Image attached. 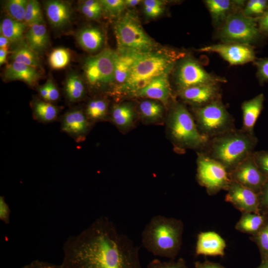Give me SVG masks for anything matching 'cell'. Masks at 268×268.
<instances>
[{
  "label": "cell",
  "instance_id": "d6a6232c",
  "mask_svg": "<svg viewBox=\"0 0 268 268\" xmlns=\"http://www.w3.org/2000/svg\"><path fill=\"white\" fill-rule=\"evenodd\" d=\"M107 111V102L105 100L97 99L88 103L85 113L90 122H96L104 120L106 117Z\"/></svg>",
  "mask_w": 268,
  "mask_h": 268
},
{
  "label": "cell",
  "instance_id": "2e32d148",
  "mask_svg": "<svg viewBox=\"0 0 268 268\" xmlns=\"http://www.w3.org/2000/svg\"><path fill=\"white\" fill-rule=\"evenodd\" d=\"M180 97L194 108L205 106L221 99L219 84H206L189 87L179 90Z\"/></svg>",
  "mask_w": 268,
  "mask_h": 268
},
{
  "label": "cell",
  "instance_id": "d590c367",
  "mask_svg": "<svg viewBox=\"0 0 268 268\" xmlns=\"http://www.w3.org/2000/svg\"><path fill=\"white\" fill-rule=\"evenodd\" d=\"M27 3L26 0H9L5 4V10L11 18L24 22Z\"/></svg>",
  "mask_w": 268,
  "mask_h": 268
},
{
  "label": "cell",
  "instance_id": "f5cc1de1",
  "mask_svg": "<svg viewBox=\"0 0 268 268\" xmlns=\"http://www.w3.org/2000/svg\"><path fill=\"white\" fill-rule=\"evenodd\" d=\"M8 53V48L0 49V65H2L5 62Z\"/></svg>",
  "mask_w": 268,
  "mask_h": 268
},
{
  "label": "cell",
  "instance_id": "ee69618b",
  "mask_svg": "<svg viewBox=\"0 0 268 268\" xmlns=\"http://www.w3.org/2000/svg\"><path fill=\"white\" fill-rule=\"evenodd\" d=\"M258 29L263 36L268 37V9L260 17L257 18Z\"/></svg>",
  "mask_w": 268,
  "mask_h": 268
},
{
  "label": "cell",
  "instance_id": "4fadbf2b",
  "mask_svg": "<svg viewBox=\"0 0 268 268\" xmlns=\"http://www.w3.org/2000/svg\"><path fill=\"white\" fill-rule=\"evenodd\" d=\"M252 154L229 174L231 181L236 182L259 194L268 179L258 168L253 159Z\"/></svg>",
  "mask_w": 268,
  "mask_h": 268
},
{
  "label": "cell",
  "instance_id": "e575fe53",
  "mask_svg": "<svg viewBox=\"0 0 268 268\" xmlns=\"http://www.w3.org/2000/svg\"><path fill=\"white\" fill-rule=\"evenodd\" d=\"M24 22L29 26L35 24L44 23L41 6L37 0L28 1L24 16Z\"/></svg>",
  "mask_w": 268,
  "mask_h": 268
},
{
  "label": "cell",
  "instance_id": "9a60e30c",
  "mask_svg": "<svg viewBox=\"0 0 268 268\" xmlns=\"http://www.w3.org/2000/svg\"><path fill=\"white\" fill-rule=\"evenodd\" d=\"M60 122L61 131L77 142L83 141L90 130V121L81 109H74L67 112Z\"/></svg>",
  "mask_w": 268,
  "mask_h": 268
},
{
  "label": "cell",
  "instance_id": "44dd1931",
  "mask_svg": "<svg viewBox=\"0 0 268 268\" xmlns=\"http://www.w3.org/2000/svg\"><path fill=\"white\" fill-rule=\"evenodd\" d=\"M40 77L37 68L15 62L8 65L4 73L6 80H21L30 86H34Z\"/></svg>",
  "mask_w": 268,
  "mask_h": 268
},
{
  "label": "cell",
  "instance_id": "f35d334b",
  "mask_svg": "<svg viewBox=\"0 0 268 268\" xmlns=\"http://www.w3.org/2000/svg\"><path fill=\"white\" fill-rule=\"evenodd\" d=\"M165 3L159 0H145L143 1V11L149 18H156L163 13Z\"/></svg>",
  "mask_w": 268,
  "mask_h": 268
},
{
  "label": "cell",
  "instance_id": "6da1fadb",
  "mask_svg": "<svg viewBox=\"0 0 268 268\" xmlns=\"http://www.w3.org/2000/svg\"><path fill=\"white\" fill-rule=\"evenodd\" d=\"M63 268H142L139 248L106 216L65 242Z\"/></svg>",
  "mask_w": 268,
  "mask_h": 268
},
{
  "label": "cell",
  "instance_id": "cb8c5ba5",
  "mask_svg": "<svg viewBox=\"0 0 268 268\" xmlns=\"http://www.w3.org/2000/svg\"><path fill=\"white\" fill-rule=\"evenodd\" d=\"M28 46L37 54L43 52L49 44V36L44 24L30 26L26 35Z\"/></svg>",
  "mask_w": 268,
  "mask_h": 268
},
{
  "label": "cell",
  "instance_id": "f546056e",
  "mask_svg": "<svg viewBox=\"0 0 268 268\" xmlns=\"http://www.w3.org/2000/svg\"><path fill=\"white\" fill-rule=\"evenodd\" d=\"M64 89L66 97L70 102L81 100L85 94V88L82 80L74 73L67 77Z\"/></svg>",
  "mask_w": 268,
  "mask_h": 268
},
{
  "label": "cell",
  "instance_id": "7c38bea8",
  "mask_svg": "<svg viewBox=\"0 0 268 268\" xmlns=\"http://www.w3.org/2000/svg\"><path fill=\"white\" fill-rule=\"evenodd\" d=\"M201 52L218 54L230 65H241L254 62L256 58L254 46L237 43H221L197 50Z\"/></svg>",
  "mask_w": 268,
  "mask_h": 268
},
{
  "label": "cell",
  "instance_id": "1f68e13d",
  "mask_svg": "<svg viewBox=\"0 0 268 268\" xmlns=\"http://www.w3.org/2000/svg\"><path fill=\"white\" fill-rule=\"evenodd\" d=\"M139 111L142 117L148 122H156L163 116V107L159 103L147 100L141 102Z\"/></svg>",
  "mask_w": 268,
  "mask_h": 268
},
{
  "label": "cell",
  "instance_id": "ab89813d",
  "mask_svg": "<svg viewBox=\"0 0 268 268\" xmlns=\"http://www.w3.org/2000/svg\"><path fill=\"white\" fill-rule=\"evenodd\" d=\"M147 268H189L186 261L183 258L177 260H170L168 261H161L155 259L151 260L147 265Z\"/></svg>",
  "mask_w": 268,
  "mask_h": 268
},
{
  "label": "cell",
  "instance_id": "5bb4252c",
  "mask_svg": "<svg viewBox=\"0 0 268 268\" xmlns=\"http://www.w3.org/2000/svg\"><path fill=\"white\" fill-rule=\"evenodd\" d=\"M225 200L243 212L260 213L259 195L252 190L231 181Z\"/></svg>",
  "mask_w": 268,
  "mask_h": 268
},
{
  "label": "cell",
  "instance_id": "e0dca14e",
  "mask_svg": "<svg viewBox=\"0 0 268 268\" xmlns=\"http://www.w3.org/2000/svg\"><path fill=\"white\" fill-rule=\"evenodd\" d=\"M204 3L214 26L218 28L230 15L241 11L246 2L239 0H206Z\"/></svg>",
  "mask_w": 268,
  "mask_h": 268
},
{
  "label": "cell",
  "instance_id": "ba28073f",
  "mask_svg": "<svg viewBox=\"0 0 268 268\" xmlns=\"http://www.w3.org/2000/svg\"><path fill=\"white\" fill-rule=\"evenodd\" d=\"M217 37L222 43H237L253 46L261 41L257 18L244 15L241 11L230 15L218 28Z\"/></svg>",
  "mask_w": 268,
  "mask_h": 268
},
{
  "label": "cell",
  "instance_id": "30bf717a",
  "mask_svg": "<svg viewBox=\"0 0 268 268\" xmlns=\"http://www.w3.org/2000/svg\"><path fill=\"white\" fill-rule=\"evenodd\" d=\"M116 56V52L105 49L85 60L83 70L90 85L99 87L114 81Z\"/></svg>",
  "mask_w": 268,
  "mask_h": 268
},
{
  "label": "cell",
  "instance_id": "f1b7e54d",
  "mask_svg": "<svg viewBox=\"0 0 268 268\" xmlns=\"http://www.w3.org/2000/svg\"><path fill=\"white\" fill-rule=\"evenodd\" d=\"M11 59L13 62L21 63L38 68L40 66V60L38 54L32 50L27 43H21L11 52Z\"/></svg>",
  "mask_w": 268,
  "mask_h": 268
},
{
  "label": "cell",
  "instance_id": "9f6ffc18",
  "mask_svg": "<svg viewBox=\"0 0 268 268\" xmlns=\"http://www.w3.org/2000/svg\"><path fill=\"white\" fill-rule=\"evenodd\" d=\"M256 268H268V261L261 262L260 265Z\"/></svg>",
  "mask_w": 268,
  "mask_h": 268
},
{
  "label": "cell",
  "instance_id": "52a82bcc",
  "mask_svg": "<svg viewBox=\"0 0 268 268\" xmlns=\"http://www.w3.org/2000/svg\"><path fill=\"white\" fill-rule=\"evenodd\" d=\"M194 114L199 131L209 138L235 129L234 118L221 99L194 108Z\"/></svg>",
  "mask_w": 268,
  "mask_h": 268
},
{
  "label": "cell",
  "instance_id": "7bdbcfd3",
  "mask_svg": "<svg viewBox=\"0 0 268 268\" xmlns=\"http://www.w3.org/2000/svg\"><path fill=\"white\" fill-rule=\"evenodd\" d=\"M260 213L268 215V180L258 194Z\"/></svg>",
  "mask_w": 268,
  "mask_h": 268
},
{
  "label": "cell",
  "instance_id": "ac0fdd59",
  "mask_svg": "<svg viewBox=\"0 0 268 268\" xmlns=\"http://www.w3.org/2000/svg\"><path fill=\"white\" fill-rule=\"evenodd\" d=\"M226 243L219 234L214 231L201 232L198 235L195 253L197 256L223 257Z\"/></svg>",
  "mask_w": 268,
  "mask_h": 268
},
{
  "label": "cell",
  "instance_id": "8992f818",
  "mask_svg": "<svg viewBox=\"0 0 268 268\" xmlns=\"http://www.w3.org/2000/svg\"><path fill=\"white\" fill-rule=\"evenodd\" d=\"M117 52L150 53L158 50L157 44L144 31L137 16L128 11L114 25Z\"/></svg>",
  "mask_w": 268,
  "mask_h": 268
},
{
  "label": "cell",
  "instance_id": "7dc6e473",
  "mask_svg": "<svg viewBox=\"0 0 268 268\" xmlns=\"http://www.w3.org/2000/svg\"><path fill=\"white\" fill-rule=\"evenodd\" d=\"M21 268H63L60 265H56L46 262L35 260L24 266Z\"/></svg>",
  "mask_w": 268,
  "mask_h": 268
},
{
  "label": "cell",
  "instance_id": "d4e9b609",
  "mask_svg": "<svg viewBox=\"0 0 268 268\" xmlns=\"http://www.w3.org/2000/svg\"><path fill=\"white\" fill-rule=\"evenodd\" d=\"M268 215L253 212H243L236 223V230L251 236L257 233L266 222Z\"/></svg>",
  "mask_w": 268,
  "mask_h": 268
},
{
  "label": "cell",
  "instance_id": "83f0119b",
  "mask_svg": "<svg viewBox=\"0 0 268 268\" xmlns=\"http://www.w3.org/2000/svg\"><path fill=\"white\" fill-rule=\"evenodd\" d=\"M27 24L18 21L9 16L5 17L0 23V34L7 38L11 42H20Z\"/></svg>",
  "mask_w": 268,
  "mask_h": 268
},
{
  "label": "cell",
  "instance_id": "484cf974",
  "mask_svg": "<svg viewBox=\"0 0 268 268\" xmlns=\"http://www.w3.org/2000/svg\"><path fill=\"white\" fill-rule=\"evenodd\" d=\"M77 39L78 44L85 50L94 52L101 47L104 36L98 28L89 27L81 29L78 32Z\"/></svg>",
  "mask_w": 268,
  "mask_h": 268
},
{
  "label": "cell",
  "instance_id": "f6af8a7d",
  "mask_svg": "<svg viewBox=\"0 0 268 268\" xmlns=\"http://www.w3.org/2000/svg\"><path fill=\"white\" fill-rule=\"evenodd\" d=\"M79 9L81 12L87 18L91 20L98 19L102 13L103 10L95 9L89 8L81 4Z\"/></svg>",
  "mask_w": 268,
  "mask_h": 268
},
{
  "label": "cell",
  "instance_id": "bcb514c9",
  "mask_svg": "<svg viewBox=\"0 0 268 268\" xmlns=\"http://www.w3.org/2000/svg\"><path fill=\"white\" fill-rule=\"evenodd\" d=\"M10 210L3 197L0 198V219L5 223L9 222Z\"/></svg>",
  "mask_w": 268,
  "mask_h": 268
},
{
  "label": "cell",
  "instance_id": "603a6c76",
  "mask_svg": "<svg viewBox=\"0 0 268 268\" xmlns=\"http://www.w3.org/2000/svg\"><path fill=\"white\" fill-rule=\"evenodd\" d=\"M142 54H143L117 52L114 81L119 86L126 82L134 64Z\"/></svg>",
  "mask_w": 268,
  "mask_h": 268
},
{
  "label": "cell",
  "instance_id": "681fc988",
  "mask_svg": "<svg viewBox=\"0 0 268 268\" xmlns=\"http://www.w3.org/2000/svg\"><path fill=\"white\" fill-rule=\"evenodd\" d=\"M194 265L195 268H226L220 264L211 262L207 260H205L202 262L196 261Z\"/></svg>",
  "mask_w": 268,
  "mask_h": 268
},
{
  "label": "cell",
  "instance_id": "8d00e7d4",
  "mask_svg": "<svg viewBox=\"0 0 268 268\" xmlns=\"http://www.w3.org/2000/svg\"><path fill=\"white\" fill-rule=\"evenodd\" d=\"M70 55L68 50L60 48L54 50L49 57L50 67L54 69H60L66 67L69 63Z\"/></svg>",
  "mask_w": 268,
  "mask_h": 268
},
{
  "label": "cell",
  "instance_id": "b9f144b4",
  "mask_svg": "<svg viewBox=\"0 0 268 268\" xmlns=\"http://www.w3.org/2000/svg\"><path fill=\"white\" fill-rule=\"evenodd\" d=\"M252 156L260 171L268 179V151L254 152Z\"/></svg>",
  "mask_w": 268,
  "mask_h": 268
},
{
  "label": "cell",
  "instance_id": "7a4b0ae2",
  "mask_svg": "<svg viewBox=\"0 0 268 268\" xmlns=\"http://www.w3.org/2000/svg\"><path fill=\"white\" fill-rule=\"evenodd\" d=\"M185 54L173 50H157L142 54L134 64L130 74L122 85L118 87L119 93L135 96L152 80L170 73L176 61Z\"/></svg>",
  "mask_w": 268,
  "mask_h": 268
},
{
  "label": "cell",
  "instance_id": "11a10c76",
  "mask_svg": "<svg viewBox=\"0 0 268 268\" xmlns=\"http://www.w3.org/2000/svg\"><path fill=\"white\" fill-rule=\"evenodd\" d=\"M140 2L141 0H125V4L126 7H133Z\"/></svg>",
  "mask_w": 268,
  "mask_h": 268
},
{
  "label": "cell",
  "instance_id": "db71d44e",
  "mask_svg": "<svg viewBox=\"0 0 268 268\" xmlns=\"http://www.w3.org/2000/svg\"><path fill=\"white\" fill-rule=\"evenodd\" d=\"M11 42L7 38L0 34V49L8 48Z\"/></svg>",
  "mask_w": 268,
  "mask_h": 268
},
{
  "label": "cell",
  "instance_id": "60d3db41",
  "mask_svg": "<svg viewBox=\"0 0 268 268\" xmlns=\"http://www.w3.org/2000/svg\"><path fill=\"white\" fill-rule=\"evenodd\" d=\"M257 67L256 76L261 85L268 82V57L256 59L253 62Z\"/></svg>",
  "mask_w": 268,
  "mask_h": 268
},
{
  "label": "cell",
  "instance_id": "8fae6325",
  "mask_svg": "<svg viewBox=\"0 0 268 268\" xmlns=\"http://www.w3.org/2000/svg\"><path fill=\"white\" fill-rule=\"evenodd\" d=\"M225 82V78L208 72L198 61L191 58L182 60L176 72L178 91L200 85Z\"/></svg>",
  "mask_w": 268,
  "mask_h": 268
},
{
  "label": "cell",
  "instance_id": "3957f363",
  "mask_svg": "<svg viewBox=\"0 0 268 268\" xmlns=\"http://www.w3.org/2000/svg\"><path fill=\"white\" fill-rule=\"evenodd\" d=\"M184 223L161 215L152 217L141 233L143 247L152 255L175 260L182 245Z\"/></svg>",
  "mask_w": 268,
  "mask_h": 268
},
{
  "label": "cell",
  "instance_id": "7402d4cb",
  "mask_svg": "<svg viewBox=\"0 0 268 268\" xmlns=\"http://www.w3.org/2000/svg\"><path fill=\"white\" fill-rule=\"evenodd\" d=\"M48 19L54 27L61 28L67 24L71 19V10L66 2L60 0H50L45 4Z\"/></svg>",
  "mask_w": 268,
  "mask_h": 268
},
{
  "label": "cell",
  "instance_id": "4316f807",
  "mask_svg": "<svg viewBox=\"0 0 268 268\" xmlns=\"http://www.w3.org/2000/svg\"><path fill=\"white\" fill-rule=\"evenodd\" d=\"M33 118L38 122L48 124L55 121L59 115L58 108L51 102L36 100L32 104Z\"/></svg>",
  "mask_w": 268,
  "mask_h": 268
},
{
  "label": "cell",
  "instance_id": "d6986e66",
  "mask_svg": "<svg viewBox=\"0 0 268 268\" xmlns=\"http://www.w3.org/2000/svg\"><path fill=\"white\" fill-rule=\"evenodd\" d=\"M169 73H165L154 79L135 96L157 100L161 102L163 105H167L171 96Z\"/></svg>",
  "mask_w": 268,
  "mask_h": 268
},
{
  "label": "cell",
  "instance_id": "c3c4849f",
  "mask_svg": "<svg viewBox=\"0 0 268 268\" xmlns=\"http://www.w3.org/2000/svg\"><path fill=\"white\" fill-rule=\"evenodd\" d=\"M46 83L48 89V101L51 102L57 101L60 97L59 90L52 80H48Z\"/></svg>",
  "mask_w": 268,
  "mask_h": 268
},
{
  "label": "cell",
  "instance_id": "9c48e42d",
  "mask_svg": "<svg viewBox=\"0 0 268 268\" xmlns=\"http://www.w3.org/2000/svg\"><path fill=\"white\" fill-rule=\"evenodd\" d=\"M196 178L199 185L212 196L227 191L231 180L227 170L219 163L201 152H197Z\"/></svg>",
  "mask_w": 268,
  "mask_h": 268
},
{
  "label": "cell",
  "instance_id": "5b68a950",
  "mask_svg": "<svg viewBox=\"0 0 268 268\" xmlns=\"http://www.w3.org/2000/svg\"><path fill=\"white\" fill-rule=\"evenodd\" d=\"M168 128L173 143L181 150L193 149L201 151L209 139L200 132L193 116L181 103L172 106L168 116Z\"/></svg>",
  "mask_w": 268,
  "mask_h": 268
},
{
  "label": "cell",
  "instance_id": "ffe728a7",
  "mask_svg": "<svg viewBox=\"0 0 268 268\" xmlns=\"http://www.w3.org/2000/svg\"><path fill=\"white\" fill-rule=\"evenodd\" d=\"M264 99V94L261 93L242 103L243 124L241 129L254 134L255 124L263 109Z\"/></svg>",
  "mask_w": 268,
  "mask_h": 268
},
{
  "label": "cell",
  "instance_id": "277c9868",
  "mask_svg": "<svg viewBox=\"0 0 268 268\" xmlns=\"http://www.w3.org/2000/svg\"><path fill=\"white\" fill-rule=\"evenodd\" d=\"M257 141L254 134L235 128L209 138L203 150L199 152L219 163L229 173L254 152Z\"/></svg>",
  "mask_w": 268,
  "mask_h": 268
},
{
  "label": "cell",
  "instance_id": "f907efd6",
  "mask_svg": "<svg viewBox=\"0 0 268 268\" xmlns=\"http://www.w3.org/2000/svg\"><path fill=\"white\" fill-rule=\"evenodd\" d=\"M81 4L90 8L103 10L100 0H87L83 1Z\"/></svg>",
  "mask_w": 268,
  "mask_h": 268
},
{
  "label": "cell",
  "instance_id": "74e56055",
  "mask_svg": "<svg viewBox=\"0 0 268 268\" xmlns=\"http://www.w3.org/2000/svg\"><path fill=\"white\" fill-rule=\"evenodd\" d=\"M103 10L112 17L119 16L126 7L124 0H101Z\"/></svg>",
  "mask_w": 268,
  "mask_h": 268
},
{
  "label": "cell",
  "instance_id": "4dcf8cb0",
  "mask_svg": "<svg viewBox=\"0 0 268 268\" xmlns=\"http://www.w3.org/2000/svg\"><path fill=\"white\" fill-rule=\"evenodd\" d=\"M113 123L121 128L126 129L132 125L134 118L133 107L128 104L114 106L111 113Z\"/></svg>",
  "mask_w": 268,
  "mask_h": 268
},
{
  "label": "cell",
  "instance_id": "816d5d0a",
  "mask_svg": "<svg viewBox=\"0 0 268 268\" xmlns=\"http://www.w3.org/2000/svg\"><path fill=\"white\" fill-rule=\"evenodd\" d=\"M39 93L43 100L48 101V85L46 83L44 85L41 86L39 89Z\"/></svg>",
  "mask_w": 268,
  "mask_h": 268
},
{
  "label": "cell",
  "instance_id": "836d02e7",
  "mask_svg": "<svg viewBox=\"0 0 268 268\" xmlns=\"http://www.w3.org/2000/svg\"><path fill=\"white\" fill-rule=\"evenodd\" d=\"M250 239L259 249L261 262L268 261V217L263 227Z\"/></svg>",
  "mask_w": 268,
  "mask_h": 268
}]
</instances>
